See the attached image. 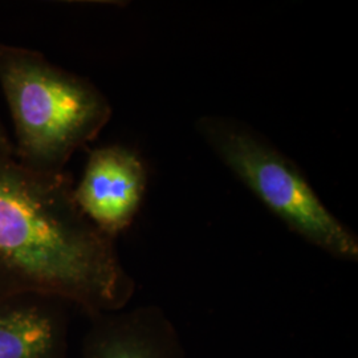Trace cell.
Segmentation results:
<instances>
[{
  "label": "cell",
  "instance_id": "obj_1",
  "mask_svg": "<svg viewBox=\"0 0 358 358\" xmlns=\"http://www.w3.org/2000/svg\"><path fill=\"white\" fill-rule=\"evenodd\" d=\"M73 190L69 173H38L0 152V297L43 294L90 319L128 307L136 282Z\"/></svg>",
  "mask_w": 358,
  "mask_h": 358
},
{
  "label": "cell",
  "instance_id": "obj_2",
  "mask_svg": "<svg viewBox=\"0 0 358 358\" xmlns=\"http://www.w3.org/2000/svg\"><path fill=\"white\" fill-rule=\"evenodd\" d=\"M0 87L15 128V159L59 174L110 121L108 97L90 80L52 64L38 51L0 43Z\"/></svg>",
  "mask_w": 358,
  "mask_h": 358
},
{
  "label": "cell",
  "instance_id": "obj_3",
  "mask_svg": "<svg viewBox=\"0 0 358 358\" xmlns=\"http://www.w3.org/2000/svg\"><path fill=\"white\" fill-rule=\"evenodd\" d=\"M196 131L222 164L282 223L329 255L357 262V236L321 202L300 169L250 125L202 115Z\"/></svg>",
  "mask_w": 358,
  "mask_h": 358
},
{
  "label": "cell",
  "instance_id": "obj_4",
  "mask_svg": "<svg viewBox=\"0 0 358 358\" xmlns=\"http://www.w3.org/2000/svg\"><path fill=\"white\" fill-rule=\"evenodd\" d=\"M146 185L141 157L127 146L109 145L90 152L73 194L81 213L115 241L137 217Z\"/></svg>",
  "mask_w": 358,
  "mask_h": 358
},
{
  "label": "cell",
  "instance_id": "obj_5",
  "mask_svg": "<svg viewBox=\"0 0 358 358\" xmlns=\"http://www.w3.org/2000/svg\"><path fill=\"white\" fill-rule=\"evenodd\" d=\"M90 320L83 358H186L178 329L162 308H124Z\"/></svg>",
  "mask_w": 358,
  "mask_h": 358
},
{
  "label": "cell",
  "instance_id": "obj_6",
  "mask_svg": "<svg viewBox=\"0 0 358 358\" xmlns=\"http://www.w3.org/2000/svg\"><path fill=\"white\" fill-rule=\"evenodd\" d=\"M68 306L36 294L0 297V358H65Z\"/></svg>",
  "mask_w": 358,
  "mask_h": 358
},
{
  "label": "cell",
  "instance_id": "obj_7",
  "mask_svg": "<svg viewBox=\"0 0 358 358\" xmlns=\"http://www.w3.org/2000/svg\"><path fill=\"white\" fill-rule=\"evenodd\" d=\"M0 152L13 157V142L10 138L8 131H7L6 127L3 125L1 120H0Z\"/></svg>",
  "mask_w": 358,
  "mask_h": 358
}]
</instances>
